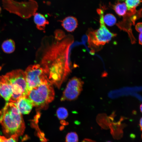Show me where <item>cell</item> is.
Here are the masks:
<instances>
[{"label":"cell","instance_id":"cell-23","mask_svg":"<svg viewBox=\"0 0 142 142\" xmlns=\"http://www.w3.org/2000/svg\"><path fill=\"white\" fill-rule=\"evenodd\" d=\"M142 104H141L140 105V112H142Z\"/></svg>","mask_w":142,"mask_h":142},{"label":"cell","instance_id":"cell-4","mask_svg":"<svg viewBox=\"0 0 142 142\" xmlns=\"http://www.w3.org/2000/svg\"><path fill=\"white\" fill-rule=\"evenodd\" d=\"M54 95L53 84L48 81L32 89L28 92L27 96L34 106L44 109L47 107L53 100Z\"/></svg>","mask_w":142,"mask_h":142},{"label":"cell","instance_id":"cell-6","mask_svg":"<svg viewBox=\"0 0 142 142\" xmlns=\"http://www.w3.org/2000/svg\"><path fill=\"white\" fill-rule=\"evenodd\" d=\"M24 72L29 91L32 88L49 81L45 73L39 64L29 66Z\"/></svg>","mask_w":142,"mask_h":142},{"label":"cell","instance_id":"cell-14","mask_svg":"<svg viewBox=\"0 0 142 142\" xmlns=\"http://www.w3.org/2000/svg\"><path fill=\"white\" fill-rule=\"evenodd\" d=\"M142 2V0H125V3L128 10L131 13L135 12V8Z\"/></svg>","mask_w":142,"mask_h":142},{"label":"cell","instance_id":"cell-2","mask_svg":"<svg viewBox=\"0 0 142 142\" xmlns=\"http://www.w3.org/2000/svg\"><path fill=\"white\" fill-rule=\"evenodd\" d=\"M0 123L6 136L18 139L23 134L25 126L22 114L15 103H6L0 111Z\"/></svg>","mask_w":142,"mask_h":142},{"label":"cell","instance_id":"cell-8","mask_svg":"<svg viewBox=\"0 0 142 142\" xmlns=\"http://www.w3.org/2000/svg\"><path fill=\"white\" fill-rule=\"evenodd\" d=\"M15 103L19 111L22 114H29L34 106L32 101L27 96L21 98Z\"/></svg>","mask_w":142,"mask_h":142},{"label":"cell","instance_id":"cell-19","mask_svg":"<svg viewBox=\"0 0 142 142\" xmlns=\"http://www.w3.org/2000/svg\"><path fill=\"white\" fill-rule=\"evenodd\" d=\"M135 29L138 32L140 33L142 32V23H137L135 26Z\"/></svg>","mask_w":142,"mask_h":142},{"label":"cell","instance_id":"cell-5","mask_svg":"<svg viewBox=\"0 0 142 142\" xmlns=\"http://www.w3.org/2000/svg\"><path fill=\"white\" fill-rule=\"evenodd\" d=\"M4 75L10 85L12 90L9 102L16 103L21 98L27 95L29 90L23 71L15 70Z\"/></svg>","mask_w":142,"mask_h":142},{"label":"cell","instance_id":"cell-20","mask_svg":"<svg viewBox=\"0 0 142 142\" xmlns=\"http://www.w3.org/2000/svg\"><path fill=\"white\" fill-rule=\"evenodd\" d=\"M142 32L140 33L139 34V43L140 44H142Z\"/></svg>","mask_w":142,"mask_h":142},{"label":"cell","instance_id":"cell-22","mask_svg":"<svg viewBox=\"0 0 142 142\" xmlns=\"http://www.w3.org/2000/svg\"><path fill=\"white\" fill-rule=\"evenodd\" d=\"M142 118H141L140 119L139 124L141 131L142 130Z\"/></svg>","mask_w":142,"mask_h":142},{"label":"cell","instance_id":"cell-16","mask_svg":"<svg viewBox=\"0 0 142 142\" xmlns=\"http://www.w3.org/2000/svg\"><path fill=\"white\" fill-rule=\"evenodd\" d=\"M56 113L58 118L60 120L65 119L68 115L67 110L64 107L59 108L57 110Z\"/></svg>","mask_w":142,"mask_h":142},{"label":"cell","instance_id":"cell-11","mask_svg":"<svg viewBox=\"0 0 142 142\" xmlns=\"http://www.w3.org/2000/svg\"><path fill=\"white\" fill-rule=\"evenodd\" d=\"M33 16L34 21L37 28L41 31L44 30L46 25L49 24V22L44 16L40 13H36Z\"/></svg>","mask_w":142,"mask_h":142},{"label":"cell","instance_id":"cell-12","mask_svg":"<svg viewBox=\"0 0 142 142\" xmlns=\"http://www.w3.org/2000/svg\"><path fill=\"white\" fill-rule=\"evenodd\" d=\"M2 48L3 51L7 53H13L15 48L14 41L11 39H9L4 41L2 45Z\"/></svg>","mask_w":142,"mask_h":142},{"label":"cell","instance_id":"cell-15","mask_svg":"<svg viewBox=\"0 0 142 142\" xmlns=\"http://www.w3.org/2000/svg\"><path fill=\"white\" fill-rule=\"evenodd\" d=\"M103 20L105 24L107 26H111L114 25L116 21L115 17L111 14H107L103 16Z\"/></svg>","mask_w":142,"mask_h":142},{"label":"cell","instance_id":"cell-26","mask_svg":"<svg viewBox=\"0 0 142 142\" xmlns=\"http://www.w3.org/2000/svg\"><path fill=\"white\" fill-rule=\"evenodd\" d=\"M120 0V1H123V0Z\"/></svg>","mask_w":142,"mask_h":142},{"label":"cell","instance_id":"cell-17","mask_svg":"<svg viewBox=\"0 0 142 142\" xmlns=\"http://www.w3.org/2000/svg\"><path fill=\"white\" fill-rule=\"evenodd\" d=\"M78 136L74 132L68 133L65 138V142H78Z\"/></svg>","mask_w":142,"mask_h":142},{"label":"cell","instance_id":"cell-3","mask_svg":"<svg viewBox=\"0 0 142 142\" xmlns=\"http://www.w3.org/2000/svg\"><path fill=\"white\" fill-rule=\"evenodd\" d=\"M97 11L100 17V27L95 30L89 29L87 33L89 47L95 52L100 50L104 45L116 35L111 32L106 27L103 20V11L98 9Z\"/></svg>","mask_w":142,"mask_h":142},{"label":"cell","instance_id":"cell-9","mask_svg":"<svg viewBox=\"0 0 142 142\" xmlns=\"http://www.w3.org/2000/svg\"><path fill=\"white\" fill-rule=\"evenodd\" d=\"M12 94L11 87L4 75L0 76V95L9 101Z\"/></svg>","mask_w":142,"mask_h":142},{"label":"cell","instance_id":"cell-25","mask_svg":"<svg viewBox=\"0 0 142 142\" xmlns=\"http://www.w3.org/2000/svg\"><path fill=\"white\" fill-rule=\"evenodd\" d=\"M107 142H110V141H107Z\"/></svg>","mask_w":142,"mask_h":142},{"label":"cell","instance_id":"cell-13","mask_svg":"<svg viewBox=\"0 0 142 142\" xmlns=\"http://www.w3.org/2000/svg\"><path fill=\"white\" fill-rule=\"evenodd\" d=\"M113 8L116 13L120 16H125L127 11V8L124 3H118L114 5Z\"/></svg>","mask_w":142,"mask_h":142},{"label":"cell","instance_id":"cell-24","mask_svg":"<svg viewBox=\"0 0 142 142\" xmlns=\"http://www.w3.org/2000/svg\"><path fill=\"white\" fill-rule=\"evenodd\" d=\"M1 7H0V13H1Z\"/></svg>","mask_w":142,"mask_h":142},{"label":"cell","instance_id":"cell-1","mask_svg":"<svg viewBox=\"0 0 142 142\" xmlns=\"http://www.w3.org/2000/svg\"><path fill=\"white\" fill-rule=\"evenodd\" d=\"M57 30L54 40L43 49L40 65L49 81L58 88L71 72L69 54L73 42L70 37H65Z\"/></svg>","mask_w":142,"mask_h":142},{"label":"cell","instance_id":"cell-10","mask_svg":"<svg viewBox=\"0 0 142 142\" xmlns=\"http://www.w3.org/2000/svg\"><path fill=\"white\" fill-rule=\"evenodd\" d=\"M60 22L62 27L68 32H73L78 26L77 19L73 16L67 17Z\"/></svg>","mask_w":142,"mask_h":142},{"label":"cell","instance_id":"cell-7","mask_svg":"<svg viewBox=\"0 0 142 142\" xmlns=\"http://www.w3.org/2000/svg\"><path fill=\"white\" fill-rule=\"evenodd\" d=\"M83 83L79 78L75 77L72 78L63 93L61 100L70 101L76 99L82 90Z\"/></svg>","mask_w":142,"mask_h":142},{"label":"cell","instance_id":"cell-18","mask_svg":"<svg viewBox=\"0 0 142 142\" xmlns=\"http://www.w3.org/2000/svg\"><path fill=\"white\" fill-rule=\"evenodd\" d=\"M18 139L13 137L7 138L0 135V142H17Z\"/></svg>","mask_w":142,"mask_h":142},{"label":"cell","instance_id":"cell-21","mask_svg":"<svg viewBox=\"0 0 142 142\" xmlns=\"http://www.w3.org/2000/svg\"><path fill=\"white\" fill-rule=\"evenodd\" d=\"M81 142H96L95 141L89 139H85Z\"/></svg>","mask_w":142,"mask_h":142}]
</instances>
